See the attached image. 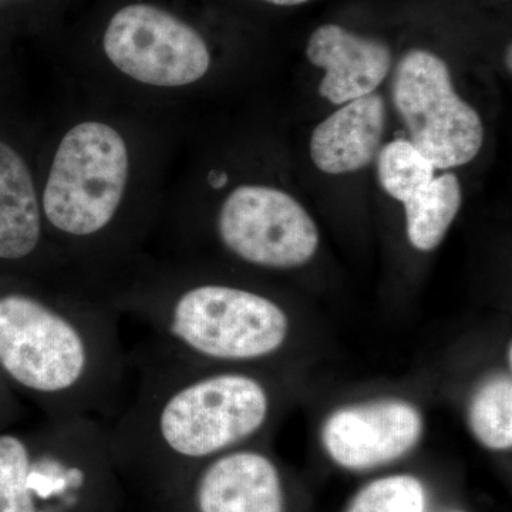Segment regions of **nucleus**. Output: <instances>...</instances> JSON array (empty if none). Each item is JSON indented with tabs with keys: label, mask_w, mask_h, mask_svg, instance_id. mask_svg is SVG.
<instances>
[{
	"label": "nucleus",
	"mask_w": 512,
	"mask_h": 512,
	"mask_svg": "<svg viewBox=\"0 0 512 512\" xmlns=\"http://www.w3.org/2000/svg\"><path fill=\"white\" fill-rule=\"evenodd\" d=\"M436 168L409 140H394L377 154V177L384 191L404 202L429 184Z\"/></svg>",
	"instance_id": "dca6fc26"
},
{
	"label": "nucleus",
	"mask_w": 512,
	"mask_h": 512,
	"mask_svg": "<svg viewBox=\"0 0 512 512\" xmlns=\"http://www.w3.org/2000/svg\"><path fill=\"white\" fill-rule=\"evenodd\" d=\"M103 47L120 72L150 86H188L204 77L211 64L210 50L197 30L144 3L113 16Z\"/></svg>",
	"instance_id": "0eeeda50"
},
{
	"label": "nucleus",
	"mask_w": 512,
	"mask_h": 512,
	"mask_svg": "<svg viewBox=\"0 0 512 512\" xmlns=\"http://www.w3.org/2000/svg\"><path fill=\"white\" fill-rule=\"evenodd\" d=\"M43 222L25 160L0 141V264L28 262L39 254Z\"/></svg>",
	"instance_id": "ddd939ff"
},
{
	"label": "nucleus",
	"mask_w": 512,
	"mask_h": 512,
	"mask_svg": "<svg viewBox=\"0 0 512 512\" xmlns=\"http://www.w3.org/2000/svg\"><path fill=\"white\" fill-rule=\"evenodd\" d=\"M281 476L271 458L239 447L201 464L148 512H284Z\"/></svg>",
	"instance_id": "1a4fd4ad"
},
{
	"label": "nucleus",
	"mask_w": 512,
	"mask_h": 512,
	"mask_svg": "<svg viewBox=\"0 0 512 512\" xmlns=\"http://www.w3.org/2000/svg\"><path fill=\"white\" fill-rule=\"evenodd\" d=\"M127 177L123 137L104 123L79 124L57 148L43 192V215L63 237H99L116 218Z\"/></svg>",
	"instance_id": "39448f33"
},
{
	"label": "nucleus",
	"mask_w": 512,
	"mask_h": 512,
	"mask_svg": "<svg viewBox=\"0 0 512 512\" xmlns=\"http://www.w3.org/2000/svg\"><path fill=\"white\" fill-rule=\"evenodd\" d=\"M264 2L272 3V5L278 6H296L309 2V0H264Z\"/></svg>",
	"instance_id": "aec40b11"
},
{
	"label": "nucleus",
	"mask_w": 512,
	"mask_h": 512,
	"mask_svg": "<svg viewBox=\"0 0 512 512\" xmlns=\"http://www.w3.org/2000/svg\"><path fill=\"white\" fill-rule=\"evenodd\" d=\"M146 332V342L184 359L221 365L271 356L288 336V316L274 301L222 284L183 291L128 293L111 301Z\"/></svg>",
	"instance_id": "20e7f679"
},
{
	"label": "nucleus",
	"mask_w": 512,
	"mask_h": 512,
	"mask_svg": "<svg viewBox=\"0 0 512 512\" xmlns=\"http://www.w3.org/2000/svg\"><path fill=\"white\" fill-rule=\"evenodd\" d=\"M130 355V389L109 424L110 447L128 497L148 511L195 468L256 436L269 396L249 373L192 372L190 360L146 340Z\"/></svg>",
	"instance_id": "f257e3e1"
},
{
	"label": "nucleus",
	"mask_w": 512,
	"mask_h": 512,
	"mask_svg": "<svg viewBox=\"0 0 512 512\" xmlns=\"http://www.w3.org/2000/svg\"><path fill=\"white\" fill-rule=\"evenodd\" d=\"M505 63H507L508 70H512V47L508 46L507 55H505Z\"/></svg>",
	"instance_id": "412c9836"
},
{
	"label": "nucleus",
	"mask_w": 512,
	"mask_h": 512,
	"mask_svg": "<svg viewBox=\"0 0 512 512\" xmlns=\"http://www.w3.org/2000/svg\"><path fill=\"white\" fill-rule=\"evenodd\" d=\"M392 97L410 143L436 170L461 167L480 153L483 121L458 96L441 57L423 49L404 53L394 70Z\"/></svg>",
	"instance_id": "423d86ee"
},
{
	"label": "nucleus",
	"mask_w": 512,
	"mask_h": 512,
	"mask_svg": "<svg viewBox=\"0 0 512 512\" xmlns=\"http://www.w3.org/2000/svg\"><path fill=\"white\" fill-rule=\"evenodd\" d=\"M306 56L313 66L325 70L319 93L336 106L375 93L392 69V52L386 43L333 23L312 33Z\"/></svg>",
	"instance_id": "9b49d317"
},
{
	"label": "nucleus",
	"mask_w": 512,
	"mask_h": 512,
	"mask_svg": "<svg viewBox=\"0 0 512 512\" xmlns=\"http://www.w3.org/2000/svg\"><path fill=\"white\" fill-rule=\"evenodd\" d=\"M208 181H210V184L212 187L217 188V190H220V188L225 187L228 183V175L227 173H217V171H212L210 174V178H208Z\"/></svg>",
	"instance_id": "6ab92c4d"
},
{
	"label": "nucleus",
	"mask_w": 512,
	"mask_h": 512,
	"mask_svg": "<svg viewBox=\"0 0 512 512\" xmlns=\"http://www.w3.org/2000/svg\"><path fill=\"white\" fill-rule=\"evenodd\" d=\"M426 504V490L419 478L399 474L366 485L346 512H424Z\"/></svg>",
	"instance_id": "f3484780"
},
{
	"label": "nucleus",
	"mask_w": 512,
	"mask_h": 512,
	"mask_svg": "<svg viewBox=\"0 0 512 512\" xmlns=\"http://www.w3.org/2000/svg\"><path fill=\"white\" fill-rule=\"evenodd\" d=\"M109 424L52 419L0 430V512H126Z\"/></svg>",
	"instance_id": "7ed1b4c3"
},
{
	"label": "nucleus",
	"mask_w": 512,
	"mask_h": 512,
	"mask_svg": "<svg viewBox=\"0 0 512 512\" xmlns=\"http://www.w3.org/2000/svg\"><path fill=\"white\" fill-rule=\"evenodd\" d=\"M22 400L10 389L5 377L0 373V430L19 423L23 417Z\"/></svg>",
	"instance_id": "a211bd4d"
},
{
	"label": "nucleus",
	"mask_w": 512,
	"mask_h": 512,
	"mask_svg": "<svg viewBox=\"0 0 512 512\" xmlns=\"http://www.w3.org/2000/svg\"><path fill=\"white\" fill-rule=\"evenodd\" d=\"M123 320L110 301L0 289V373L42 416L110 424L131 383Z\"/></svg>",
	"instance_id": "f03ea898"
},
{
	"label": "nucleus",
	"mask_w": 512,
	"mask_h": 512,
	"mask_svg": "<svg viewBox=\"0 0 512 512\" xmlns=\"http://www.w3.org/2000/svg\"><path fill=\"white\" fill-rule=\"evenodd\" d=\"M386 126L382 96L349 101L313 130L311 157L322 173H356L375 160Z\"/></svg>",
	"instance_id": "f8f14e48"
},
{
	"label": "nucleus",
	"mask_w": 512,
	"mask_h": 512,
	"mask_svg": "<svg viewBox=\"0 0 512 512\" xmlns=\"http://www.w3.org/2000/svg\"><path fill=\"white\" fill-rule=\"evenodd\" d=\"M456 512H463V511H456Z\"/></svg>",
	"instance_id": "4be33fe9"
},
{
	"label": "nucleus",
	"mask_w": 512,
	"mask_h": 512,
	"mask_svg": "<svg viewBox=\"0 0 512 512\" xmlns=\"http://www.w3.org/2000/svg\"><path fill=\"white\" fill-rule=\"evenodd\" d=\"M423 431L413 404L379 400L336 410L326 420L322 440L330 458L348 470H367L409 453Z\"/></svg>",
	"instance_id": "9d476101"
},
{
	"label": "nucleus",
	"mask_w": 512,
	"mask_h": 512,
	"mask_svg": "<svg viewBox=\"0 0 512 512\" xmlns=\"http://www.w3.org/2000/svg\"><path fill=\"white\" fill-rule=\"evenodd\" d=\"M457 175L444 173L404 201L406 231L410 244L421 252L436 249L446 237L461 207Z\"/></svg>",
	"instance_id": "4468645a"
},
{
	"label": "nucleus",
	"mask_w": 512,
	"mask_h": 512,
	"mask_svg": "<svg viewBox=\"0 0 512 512\" xmlns=\"http://www.w3.org/2000/svg\"><path fill=\"white\" fill-rule=\"evenodd\" d=\"M468 423L476 439L490 450L512 446V382L510 376L487 380L471 400Z\"/></svg>",
	"instance_id": "2eb2a0df"
},
{
	"label": "nucleus",
	"mask_w": 512,
	"mask_h": 512,
	"mask_svg": "<svg viewBox=\"0 0 512 512\" xmlns=\"http://www.w3.org/2000/svg\"><path fill=\"white\" fill-rule=\"evenodd\" d=\"M218 237L231 254L262 268L305 265L319 245L315 221L295 198L264 185H241L222 204Z\"/></svg>",
	"instance_id": "6e6552de"
}]
</instances>
